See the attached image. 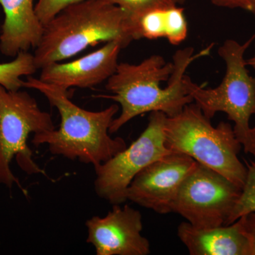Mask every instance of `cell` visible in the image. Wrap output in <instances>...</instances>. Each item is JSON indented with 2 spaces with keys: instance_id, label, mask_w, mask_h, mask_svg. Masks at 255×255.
<instances>
[{
  "instance_id": "6da1fadb",
  "label": "cell",
  "mask_w": 255,
  "mask_h": 255,
  "mask_svg": "<svg viewBox=\"0 0 255 255\" xmlns=\"http://www.w3.org/2000/svg\"><path fill=\"white\" fill-rule=\"evenodd\" d=\"M213 46L198 53L191 47L177 50L172 63L152 55L137 64L119 63L106 85L112 95L100 96L114 101L122 109L119 117L112 121L110 133L119 131L142 114L161 112L172 117L193 103L184 85V75L191 63L211 53Z\"/></svg>"
},
{
  "instance_id": "7a4b0ae2",
  "label": "cell",
  "mask_w": 255,
  "mask_h": 255,
  "mask_svg": "<svg viewBox=\"0 0 255 255\" xmlns=\"http://www.w3.org/2000/svg\"><path fill=\"white\" fill-rule=\"evenodd\" d=\"M23 87L33 89L44 95L52 107L59 112V128L36 133L32 143L35 146L48 145L50 153L97 168L127 147L122 137H111L110 128L118 113V105L105 110L91 112L73 103L68 90L28 76Z\"/></svg>"
},
{
  "instance_id": "3957f363",
  "label": "cell",
  "mask_w": 255,
  "mask_h": 255,
  "mask_svg": "<svg viewBox=\"0 0 255 255\" xmlns=\"http://www.w3.org/2000/svg\"><path fill=\"white\" fill-rule=\"evenodd\" d=\"M139 40L128 13L104 0H85L62 10L43 26L35 48L36 68L58 63L101 42L118 41L127 48Z\"/></svg>"
},
{
  "instance_id": "277c9868",
  "label": "cell",
  "mask_w": 255,
  "mask_h": 255,
  "mask_svg": "<svg viewBox=\"0 0 255 255\" xmlns=\"http://www.w3.org/2000/svg\"><path fill=\"white\" fill-rule=\"evenodd\" d=\"M164 141L171 152L189 156L243 189L248 168L240 160L241 142L228 122L214 127L196 104H189L177 115L167 117Z\"/></svg>"
},
{
  "instance_id": "5b68a950",
  "label": "cell",
  "mask_w": 255,
  "mask_h": 255,
  "mask_svg": "<svg viewBox=\"0 0 255 255\" xmlns=\"http://www.w3.org/2000/svg\"><path fill=\"white\" fill-rule=\"evenodd\" d=\"M255 38L253 35L243 43L228 39L219 47L218 53L226 65V73L216 88H204L187 75L184 77L193 102L210 119L219 112L226 114L234 123L235 133L244 149L249 142L251 119L255 114V77L248 72L245 55Z\"/></svg>"
},
{
  "instance_id": "8992f818",
  "label": "cell",
  "mask_w": 255,
  "mask_h": 255,
  "mask_svg": "<svg viewBox=\"0 0 255 255\" xmlns=\"http://www.w3.org/2000/svg\"><path fill=\"white\" fill-rule=\"evenodd\" d=\"M55 128L51 115L41 110L28 92L9 91L0 85V184L9 188L16 184L11 171L16 157L20 168L27 174H44L32 158L27 140L30 134L49 131Z\"/></svg>"
},
{
  "instance_id": "52a82bcc",
  "label": "cell",
  "mask_w": 255,
  "mask_h": 255,
  "mask_svg": "<svg viewBox=\"0 0 255 255\" xmlns=\"http://www.w3.org/2000/svg\"><path fill=\"white\" fill-rule=\"evenodd\" d=\"M167 116L151 112L145 130L129 147L95 169L97 196L113 205L128 201L127 189L133 178L155 160L171 153L164 141Z\"/></svg>"
},
{
  "instance_id": "ba28073f",
  "label": "cell",
  "mask_w": 255,
  "mask_h": 255,
  "mask_svg": "<svg viewBox=\"0 0 255 255\" xmlns=\"http://www.w3.org/2000/svg\"><path fill=\"white\" fill-rule=\"evenodd\" d=\"M241 192L227 178L198 163L179 189L172 213L196 228L225 226Z\"/></svg>"
},
{
  "instance_id": "9c48e42d",
  "label": "cell",
  "mask_w": 255,
  "mask_h": 255,
  "mask_svg": "<svg viewBox=\"0 0 255 255\" xmlns=\"http://www.w3.org/2000/svg\"><path fill=\"white\" fill-rule=\"evenodd\" d=\"M198 162L184 154L171 152L142 169L127 189L128 200L159 214L172 213L183 183Z\"/></svg>"
},
{
  "instance_id": "30bf717a",
  "label": "cell",
  "mask_w": 255,
  "mask_h": 255,
  "mask_svg": "<svg viewBox=\"0 0 255 255\" xmlns=\"http://www.w3.org/2000/svg\"><path fill=\"white\" fill-rule=\"evenodd\" d=\"M87 243L95 248L97 255H147L150 253L148 240L142 236L140 211L119 204L105 217L94 216L85 223Z\"/></svg>"
},
{
  "instance_id": "8fae6325",
  "label": "cell",
  "mask_w": 255,
  "mask_h": 255,
  "mask_svg": "<svg viewBox=\"0 0 255 255\" xmlns=\"http://www.w3.org/2000/svg\"><path fill=\"white\" fill-rule=\"evenodd\" d=\"M123 46L111 41L100 49L66 63H53L43 67L40 80L68 90L71 87L90 88L107 81L119 65Z\"/></svg>"
},
{
  "instance_id": "7c38bea8",
  "label": "cell",
  "mask_w": 255,
  "mask_h": 255,
  "mask_svg": "<svg viewBox=\"0 0 255 255\" xmlns=\"http://www.w3.org/2000/svg\"><path fill=\"white\" fill-rule=\"evenodd\" d=\"M4 14L0 35V51L15 57L36 48L43 34V26L37 16L33 0H0Z\"/></svg>"
},
{
  "instance_id": "4fadbf2b",
  "label": "cell",
  "mask_w": 255,
  "mask_h": 255,
  "mask_svg": "<svg viewBox=\"0 0 255 255\" xmlns=\"http://www.w3.org/2000/svg\"><path fill=\"white\" fill-rule=\"evenodd\" d=\"M177 236L191 255H250L249 245L238 221L209 228L182 222L178 226Z\"/></svg>"
},
{
  "instance_id": "5bb4252c",
  "label": "cell",
  "mask_w": 255,
  "mask_h": 255,
  "mask_svg": "<svg viewBox=\"0 0 255 255\" xmlns=\"http://www.w3.org/2000/svg\"><path fill=\"white\" fill-rule=\"evenodd\" d=\"M38 68L34 57L28 51L20 52L9 63H0V85L9 91H16L23 87V76H31Z\"/></svg>"
},
{
  "instance_id": "9a60e30c",
  "label": "cell",
  "mask_w": 255,
  "mask_h": 255,
  "mask_svg": "<svg viewBox=\"0 0 255 255\" xmlns=\"http://www.w3.org/2000/svg\"><path fill=\"white\" fill-rule=\"evenodd\" d=\"M248 174L241 196L230 215L227 224H232L241 216L255 211V163L246 161Z\"/></svg>"
},
{
  "instance_id": "2e32d148",
  "label": "cell",
  "mask_w": 255,
  "mask_h": 255,
  "mask_svg": "<svg viewBox=\"0 0 255 255\" xmlns=\"http://www.w3.org/2000/svg\"><path fill=\"white\" fill-rule=\"evenodd\" d=\"M188 35V23L184 9L177 4L167 9L165 38L170 44L178 46L185 41Z\"/></svg>"
},
{
  "instance_id": "e0dca14e",
  "label": "cell",
  "mask_w": 255,
  "mask_h": 255,
  "mask_svg": "<svg viewBox=\"0 0 255 255\" xmlns=\"http://www.w3.org/2000/svg\"><path fill=\"white\" fill-rule=\"evenodd\" d=\"M117 5L135 18L146 11L157 8H165L176 5L173 0H104ZM178 5V4H177Z\"/></svg>"
},
{
  "instance_id": "ac0fdd59",
  "label": "cell",
  "mask_w": 255,
  "mask_h": 255,
  "mask_svg": "<svg viewBox=\"0 0 255 255\" xmlns=\"http://www.w3.org/2000/svg\"><path fill=\"white\" fill-rule=\"evenodd\" d=\"M82 1L85 0H38L35 4V11L44 26L62 10Z\"/></svg>"
},
{
  "instance_id": "d6986e66",
  "label": "cell",
  "mask_w": 255,
  "mask_h": 255,
  "mask_svg": "<svg viewBox=\"0 0 255 255\" xmlns=\"http://www.w3.org/2000/svg\"><path fill=\"white\" fill-rule=\"evenodd\" d=\"M249 245L250 255H255V211L238 219Z\"/></svg>"
},
{
  "instance_id": "ffe728a7",
  "label": "cell",
  "mask_w": 255,
  "mask_h": 255,
  "mask_svg": "<svg viewBox=\"0 0 255 255\" xmlns=\"http://www.w3.org/2000/svg\"><path fill=\"white\" fill-rule=\"evenodd\" d=\"M215 6L228 9H240L255 15V0H209Z\"/></svg>"
},
{
  "instance_id": "44dd1931",
  "label": "cell",
  "mask_w": 255,
  "mask_h": 255,
  "mask_svg": "<svg viewBox=\"0 0 255 255\" xmlns=\"http://www.w3.org/2000/svg\"><path fill=\"white\" fill-rule=\"evenodd\" d=\"M246 153H251L252 151L255 150V126L251 127L250 132V140L248 145L246 149H244Z\"/></svg>"
},
{
  "instance_id": "7402d4cb",
  "label": "cell",
  "mask_w": 255,
  "mask_h": 255,
  "mask_svg": "<svg viewBox=\"0 0 255 255\" xmlns=\"http://www.w3.org/2000/svg\"><path fill=\"white\" fill-rule=\"evenodd\" d=\"M247 64L248 66H251L255 71V54L250 59L247 60Z\"/></svg>"
},
{
  "instance_id": "603a6c76",
  "label": "cell",
  "mask_w": 255,
  "mask_h": 255,
  "mask_svg": "<svg viewBox=\"0 0 255 255\" xmlns=\"http://www.w3.org/2000/svg\"><path fill=\"white\" fill-rule=\"evenodd\" d=\"M173 1L176 3V4H182V3H184L186 0H173Z\"/></svg>"
},
{
  "instance_id": "cb8c5ba5",
  "label": "cell",
  "mask_w": 255,
  "mask_h": 255,
  "mask_svg": "<svg viewBox=\"0 0 255 255\" xmlns=\"http://www.w3.org/2000/svg\"><path fill=\"white\" fill-rule=\"evenodd\" d=\"M250 154H251V155L253 156V158H254V159H253V161L255 163V150L252 151V152Z\"/></svg>"
},
{
  "instance_id": "d4e9b609",
  "label": "cell",
  "mask_w": 255,
  "mask_h": 255,
  "mask_svg": "<svg viewBox=\"0 0 255 255\" xmlns=\"http://www.w3.org/2000/svg\"><path fill=\"white\" fill-rule=\"evenodd\" d=\"M254 43H255V38Z\"/></svg>"
}]
</instances>
